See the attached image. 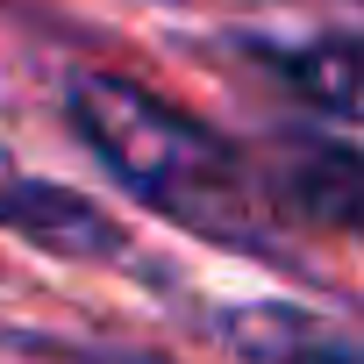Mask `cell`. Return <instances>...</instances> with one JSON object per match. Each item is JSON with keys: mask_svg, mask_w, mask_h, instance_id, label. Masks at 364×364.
Segmentation results:
<instances>
[{"mask_svg": "<svg viewBox=\"0 0 364 364\" xmlns=\"http://www.w3.org/2000/svg\"><path fill=\"white\" fill-rule=\"evenodd\" d=\"M65 107H72V129L86 136V150L143 208H157L178 229H200L215 243H250L257 236V200H250L243 150H229L208 122L178 114L157 93H143L129 79H107V72H79L65 86Z\"/></svg>", "mask_w": 364, "mask_h": 364, "instance_id": "6da1fadb", "label": "cell"}, {"mask_svg": "<svg viewBox=\"0 0 364 364\" xmlns=\"http://www.w3.org/2000/svg\"><path fill=\"white\" fill-rule=\"evenodd\" d=\"M0 229H15L58 257H114L122 250V229L86 193H65L50 178H0Z\"/></svg>", "mask_w": 364, "mask_h": 364, "instance_id": "7a4b0ae2", "label": "cell"}, {"mask_svg": "<svg viewBox=\"0 0 364 364\" xmlns=\"http://www.w3.org/2000/svg\"><path fill=\"white\" fill-rule=\"evenodd\" d=\"M222 328H229L236 357H250V364H364L357 357V336L343 321L307 314V307H286V300L236 307Z\"/></svg>", "mask_w": 364, "mask_h": 364, "instance_id": "3957f363", "label": "cell"}, {"mask_svg": "<svg viewBox=\"0 0 364 364\" xmlns=\"http://www.w3.org/2000/svg\"><path fill=\"white\" fill-rule=\"evenodd\" d=\"M272 193L286 200L293 222H314V229H357L364 215V164L357 150L336 136V143H307V150H286V164L272 171Z\"/></svg>", "mask_w": 364, "mask_h": 364, "instance_id": "277c9868", "label": "cell"}, {"mask_svg": "<svg viewBox=\"0 0 364 364\" xmlns=\"http://www.w3.org/2000/svg\"><path fill=\"white\" fill-rule=\"evenodd\" d=\"M264 65H279L293 79V93H307V107H321L328 122H357V36H314L300 50H272L257 43Z\"/></svg>", "mask_w": 364, "mask_h": 364, "instance_id": "5b68a950", "label": "cell"}]
</instances>
